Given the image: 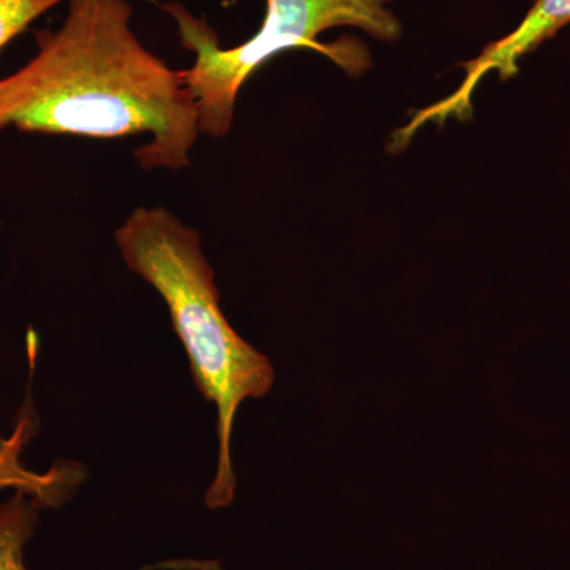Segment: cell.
Returning <instances> with one entry per match:
<instances>
[{
	"label": "cell",
	"instance_id": "cell-1",
	"mask_svg": "<svg viewBox=\"0 0 570 570\" xmlns=\"http://www.w3.org/2000/svg\"><path fill=\"white\" fill-rule=\"evenodd\" d=\"M56 31L37 32V55L0 80V130L111 138L151 135L135 149L146 170L189 167L200 135L181 71L134 32L129 0H67Z\"/></svg>",
	"mask_w": 570,
	"mask_h": 570
},
{
	"label": "cell",
	"instance_id": "cell-2",
	"mask_svg": "<svg viewBox=\"0 0 570 570\" xmlns=\"http://www.w3.org/2000/svg\"><path fill=\"white\" fill-rule=\"evenodd\" d=\"M115 239L127 268L163 296L195 385L216 407L217 463L205 502L213 510L228 508L236 493L230 450L236 412L246 400L272 392L275 367L220 309L216 273L197 230L164 206H154L135 209Z\"/></svg>",
	"mask_w": 570,
	"mask_h": 570
},
{
	"label": "cell",
	"instance_id": "cell-3",
	"mask_svg": "<svg viewBox=\"0 0 570 570\" xmlns=\"http://www.w3.org/2000/svg\"><path fill=\"white\" fill-rule=\"evenodd\" d=\"M261 29L245 43L220 48L212 26L183 3H165L184 48L195 55L194 66L181 71L184 85L198 108L200 134L225 138L234 121L236 99L247 78L279 52L305 48L322 52L347 73L370 67V55L360 41L321 43L317 37L337 26L363 29L374 39L392 41L401 24L389 0H265Z\"/></svg>",
	"mask_w": 570,
	"mask_h": 570
},
{
	"label": "cell",
	"instance_id": "cell-4",
	"mask_svg": "<svg viewBox=\"0 0 570 570\" xmlns=\"http://www.w3.org/2000/svg\"><path fill=\"white\" fill-rule=\"evenodd\" d=\"M570 24V0H535L524 20L515 31L490 43L478 58L461 63L464 80L455 92L445 99L415 111L406 126L393 134V151L406 148L419 129L428 122L444 124L450 118L464 119L472 115V96L479 82L497 71L502 81L510 80L519 73V62L524 56L538 50L543 41L557 36L562 28Z\"/></svg>",
	"mask_w": 570,
	"mask_h": 570
},
{
	"label": "cell",
	"instance_id": "cell-5",
	"mask_svg": "<svg viewBox=\"0 0 570 570\" xmlns=\"http://www.w3.org/2000/svg\"><path fill=\"white\" fill-rule=\"evenodd\" d=\"M39 431V417L28 389L10 436L0 438V491H21L39 502L40 508H59L73 497L85 480V469L69 461H58L47 472L24 466L22 455Z\"/></svg>",
	"mask_w": 570,
	"mask_h": 570
},
{
	"label": "cell",
	"instance_id": "cell-6",
	"mask_svg": "<svg viewBox=\"0 0 570 570\" xmlns=\"http://www.w3.org/2000/svg\"><path fill=\"white\" fill-rule=\"evenodd\" d=\"M40 509L21 491L0 502V570H28L24 550L39 524Z\"/></svg>",
	"mask_w": 570,
	"mask_h": 570
},
{
	"label": "cell",
	"instance_id": "cell-7",
	"mask_svg": "<svg viewBox=\"0 0 570 570\" xmlns=\"http://www.w3.org/2000/svg\"><path fill=\"white\" fill-rule=\"evenodd\" d=\"M62 2L67 0H0V51Z\"/></svg>",
	"mask_w": 570,
	"mask_h": 570
}]
</instances>
